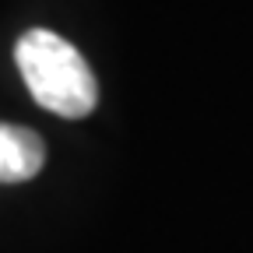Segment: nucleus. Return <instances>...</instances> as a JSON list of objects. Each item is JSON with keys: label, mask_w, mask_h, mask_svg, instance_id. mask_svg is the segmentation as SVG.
I'll use <instances>...</instances> for the list:
<instances>
[{"label": "nucleus", "mask_w": 253, "mask_h": 253, "mask_svg": "<svg viewBox=\"0 0 253 253\" xmlns=\"http://www.w3.org/2000/svg\"><path fill=\"white\" fill-rule=\"evenodd\" d=\"M46 166V144L28 126L0 123V183H25Z\"/></svg>", "instance_id": "f03ea898"}, {"label": "nucleus", "mask_w": 253, "mask_h": 253, "mask_svg": "<svg viewBox=\"0 0 253 253\" xmlns=\"http://www.w3.org/2000/svg\"><path fill=\"white\" fill-rule=\"evenodd\" d=\"M18 71L42 109L81 120L99 102V84L88 67V60L49 28H32L14 46Z\"/></svg>", "instance_id": "f257e3e1"}]
</instances>
